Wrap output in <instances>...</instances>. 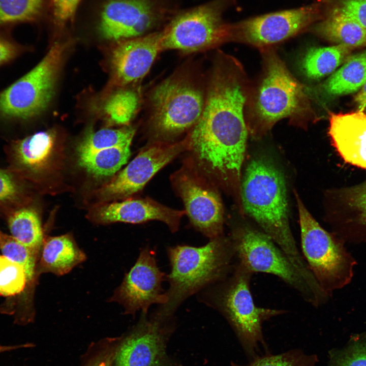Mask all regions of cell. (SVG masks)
Wrapping results in <instances>:
<instances>
[{"label": "cell", "instance_id": "cell-12", "mask_svg": "<svg viewBox=\"0 0 366 366\" xmlns=\"http://www.w3.org/2000/svg\"><path fill=\"white\" fill-rule=\"evenodd\" d=\"M320 8L312 4L271 13L230 25V41L264 47L286 40L317 19Z\"/></svg>", "mask_w": 366, "mask_h": 366}, {"label": "cell", "instance_id": "cell-11", "mask_svg": "<svg viewBox=\"0 0 366 366\" xmlns=\"http://www.w3.org/2000/svg\"><path fill=\"white\" fill-rule=\"evenodd\" d=\"M302 254L320 287L327 293L340 279L344 258L339 245L312 217L296 196Z\"/></svg>", "mask_w": 366, "mask_h": 366}, {"label": "cell", "instance_id": "cell-36", "mask_svg": "<svg viewBox=\"0 0 366 366\" xmlns=\"http://www.w3.org/2000/svg\"><path fill=\"white\" fill-rule=\"evenodd\" d=\"M23 50L24 47L13 40L7 32L0 29V66L13 60Z\"/></svg>", "mask_w": 366, "mask_h": 366}, {"label": "cell", "instance_id": "cell-33", "mask_svg": "<svg viewBox=\"0 0 366 366\" xmlns=\"http://www.w3.org/2000/svg\"><path fill=\"white\" fill-rule=\"evenodd\" d=\"M328 366H366V339L353 342L342 350L329 353Z\"/></svg>", "mask_w": 366, "mask_h": 366}, {"label": "cell", "instance_id": "cell-17", "mask_svg": "<svg viewBox=\"0 0 366 366\" xmlns=\"http://www.w3.org/2000/svg\"><path fill=\"white\" fill-rule=\"evenodd\" d=\"M143 314L134 330L123 341L115 356V366H163L167 329L156 317Z\"/></svg>", "mask_w": 366, "mask_h": 366}, {"label": "cell", "instance_id": "cell-37", "mask_svg": "<svg viewBox=\"0 0 366 366\" xmlns=\"http://www.w3.org/2000/svg\"><path fill=\"white\" fill-rule=\"evenodd\" d=\"M338 8L366 28V0H343Z\"/></svg>", "mask_w": 366, "mask_h": 366}, {"label": "cell", "instance_id": "cell-3", "mask_svg": "<svg viewBox=\"0 0 366 366\" xmlns=\"http://www.w3.org/2000/svg\"><path fill=\"white\" fill-rule=\"evenodd\" d=\"M168 255L171 271L167 276V300L155 316L163 321L188 297L207 285L224 280L232 271L235 259L230 239L222 236L200 247H171L168 249Z\"/></svg>", "mask_w": 366, "mask_h": 366}, {"label": "cell", "instance_id": "cell-21", "mask_svg": "<svg viewBox=\"0 0 366 366\" xmlns=\"http://www.w3.org/2000/svg\"><path fill=\"white\" fill-rule=\"evenodd\" d=\"M37 272L63 275L86 259L84 253L69 235L48 237L43 241Z\"/></svg>", "mask_w": 366, "mask_h": 366}, {"label": "cell", "instance_id": "cell-41", "mask_svg": "<svg viewBox=\"0 0 366 366\" xmlns=\"http://www.w3.org/2000/svg\"><path fill=\"white\" fill-rule=\"evenodd\" d=\"M29 346L28 345H16V346H1L0 345V353L6 352L8 351H11L13 350H15L16 349H19L21 348H24L25 347H27Z\"/></svg>", "mask_w": 366, "mask_h": 366}, {"label": "cell", "instance_id": "cell-1", "mask_svg": "<svg viewBox=\"0 0 366 366\" xmlns=\"http://www.w3.org/2000/svg\"><path fill=\"white\" fill-rule=\"evenodd\" d=\"M240 64L223 53L216 56L206 86L204 106L188 135L208 159L226 162L245 155L248 128L245 116L247 85Z\"/></svg>", "mask_w": 366, "mask_h": 366}, {"label": "cell", "instance_id": "cell-19", "mask_svg": "<svg viewBox=\"0 0 366 366\" xmlns=\"http://www.w3.org/2000/svg\"><path fill=\"white\" fill-rule=\"evenodd\" d=\"M329 120V135L343 160L366 169L365 113L330 112Z\"/></svg>", "mask_w": 366, "mask_h": 366}, {"label": "cell", "instance_id": "cell-35", "mask_svg": "<svg viewBox=\"0 0 366 366\" xmlns=\"http://www.w3.org/2000/svg\"><path fill=\"white\" fill-rule=\"evenodd\" d=\"M81 0H51L52 21L55 26L63 29L75 16Z\"/></svg>", "mask_w": 366, "mask_h": 366}, {"label": "cell", "instance_id": "cell-24", "mask_svg": "<svg viewBox=\"0 0 366 366\" xmlns=\"http://www.w3.org/2000/svg\"><path fill=\"white\" fill-rule=\"evenodd\" d=\"M343 66L321 86L328 96H338L356 92L366 82V50L348 57Z\"/></svg>", "mask_w": 366, "mask_h": 366}, {"label": "cell", "instance_id": "cell-27", "mask_svg": "<svg viewBox=\"0 0 366 366\" xmlns=\"http://www.w3.org/2000/svg\"><path fill=\"white\" fill-rule=\"evenodd\" d=\"M46 0H0V29L37 22L42 16Z\"/></svg>", "mask_w": 366, "mask_h": 366}, {"label": "cell", "instance_id": "cell-38", "mask_svg": "<svg viewBox=\"0 0 366 366\" xmlns=\"http://www.w3.org/2000/svg\"><path fill=\"white\" fill-rule=\"evenodd\" d=\"M350 200L351 205L359 212L362 221L366 223V182L351 190Z\"/></svg>", "mask_w": 366, "mask_h": 366}, {"label": "cell", "instance_id": "cell-22", "mask_svg": "<svg viewBox=\"0 0 366 366\" xmlns=\"http://www.w3.org/2000/svg\"><path fill=\"white\" fill-rule=\"evenodd\" d=\"M318 36L329 41L350 46H366V28L338 7L313 28Z\"/></svg>", "mask_w": 366, "mask_h": 366}, {"label": "cell", "instance_id": "cell-20", "mask_svg": "<svg viewBox=\"0 0 366 366\" xmlns=\"http://www.w3.org/2000/svg\"><path fill=\"white\" fill-rule=\"evenodd\" d=\"M54 140V134L45 131L12 142L7 149L11 170L22 178L40 172L50 156Z\"/></svg>", "mask_w": 366, "mask_h": 366}, {"label": "cell", "instance_id": "cell-2", "mask_svg": "<svg viewBox=\"0 0 366 366\" xmlns=\"http://www.w3.org/2000/svg\"><path fill=\"white\" fill-rule=\"evenodd\" d=\"M245 212L283 250L312 287L317 281L299 250L290 226L287 190L281 170L269 159L253 158L241 184Z\"/></svg>", "mask_w": 366, "mask_h": 366}, {"label": "cell", "instance_id": "cell-25", "mask_svg": "<svg viewBox=\"0 0 366 366\" xmlns=\"http://www.w3.org/2000/svg\"><path fill=\"white\" fill-rule=\"evenodd\" d=\"M130 145L78 152L79 164L95 176L111 175L127 162L131 154Z\"/></svg>", "mask_w": 366, "mask_h": 366}, {"label": "cell", "instance_id": "cell-15", "mask_svg": "<svg viewBox=\"0 0 366 366\" xmlns=\"http://www.w3.org/2000/svg\"><path fill=\"white\" fill-rule=\"evenodd\" d=\"M164 277L157 266L155 253L144 248L111 300L121 304L126 314H135L139 310L146 314L152 304L163 305L167 300L161 287Z\"/></svg>", "mask_w": 366, "mask_h": 366}, {"label": "cell", "instance_id": "cell-30", "mask_svg": "<svg viewBox=\"0 0 366 366\" xmlns=\"http://www.w3.org/2000/svg\"><path fill=\"white\" fill-rule=\"evenodd\" d=\"M0 249L3 255L24 268L27 284L33 281L37 273V261L39 252L26 247L12 236L0 233Z\"/></svg>", "mask_w": 366, "mask_h": 366}, {"label": "cell", "instance_id": "cell-18", "mask_svg": "<svg viewBox=\"0 0 366 366\" xmlns=\"http://www.w3.org/2000/svg\"><path fill=\"white\" fill-rule=\"evenodd\" d=\"M185 213V211L167 207L151 199H130L99 206L94 210L93 217L101 223L122 222L138 224L159 220L175 231Z\"/></svg>", "mask_w": 366, "mask_h": 366}, {"label": "cell", "instance_id": "cell-26", "mask_svg": "<svg viewBox=\"0 0 366 366\" xmlns=\"http://www.w3.org/2000/svg\"><path fill=\"white\" fill-rule=\"evenodd\" d=\"M12 236L26 247L39 252L43 242L41 223L37 212L28 207H19L8 216Z\"/></svg>", "mask_w": 366, "mask_h": 366}, {"label": "cell", "instance_id": "cell-10", "mask_svg": "<svg viewBox=\"0 0 366 366\" xmlns=\"http://www.w3.org/2000/svg\"><path fill=\"white\" fill-rule=\"evenodd\" d=\"M92 18L98 36L119 42L141 37L161 24L168 9L162 0H100Z\"/></svg>", "mask_w": 366, "mask_h": 366}, {"label": "cell", "instance_id": "cell-4", "mask_svg": "<svg viewBox=\"0 0 366 366\" xmlns=\"http://www.w3.org/2000/svg\"><path fill=\"white\" fill-rule=\"evenodd\" d=\"M265 70L253 98L247 123L256 138L280 120L297 119L312 114L308 89L271 51L265 53Z\"/></svg>", "mask_w": 366, "mask_h": 366}, {"label": "cell", "instance_id": "cell-8", "mask_svg": "<svg viewBox=\"0 0 366 366\" xmlns=\"http://www.w3.org/2000/svg\"><path fill=\"white\" fill-rule=\"evenodd\" d=\"M230 239L237 261L253 273L275 276L312 306L322 304L285 253L260 228L242 225L233 230Z\"/></svg>", "mask_w": 366, "mask_h": 366}, {"label": "cell", "instance_id": "cell-32", "mask_svg": "<svg viewBox=\"0 0 366 366\" xmlns=\"http://www.w3.org/2000/svg\"><path fill=\"white\" fill-rule=\"evenodd\" d=\"M27 283L22 266L0 255V295L11 296L21 293Z\"/></svg>", "mask_w": 366, "mask_h": 366}, {"label": "cell", "instance_id": "cell-13", "mask_svg": "<svg viewBox=\"0 0 366 366\" xmlns=\"http://www.w3.org/2000/svg\"><path fill=\"white\" fill-rule=\"evenodd\" d=\"M174 183L194 226L211 239L221 236L223 208L216 189L193 166L175 174Z\"/></svg>", "mask_w": 366, "mask_h": 366}, {"label": "cell", "instance_id": "cell-39", "mask_svg": "<svg viewBox=\"0 0 366 366\" xmlns=\"http://www.w3.org/2000/svg\"><path fill=\"white\" fill-rule=\"evenodd\" d=\"M354 102L357 106L358 111L366 113V82L355 96Z\"/></svg>", "mask_w": 366, "mask_h": 366}, {"label": "cell", "instance_id": "cell-31", "mask_svg": "<svg viewBox=\"0 0 366 366\" xmlns=\"http://www.w3.org/2000/svg\"><path fill=\"white\" fill-rule=\"evenodd\" d=\"M316 354L305 353L300 349H293L285 352L258 355L246 365L232 363V366H316Z\"/></svg>", "mask_w": 366, "mask_h": 366}, {"label": "cell", "instance_id": "cell-6", "mask_svg": "<svg viewBox=\"0 0 366 366\" xmlns=\"http://www.w3.org/2000/svg\"><path fill=\"white\" fill-rule=\"evenodd\" d=\"M71 44L56 41L30 71L0 94V119L24 121L47 107Z\"/></svg>", "mask_w": 366, "mask_h": 366}, {"label": "cell", "instance_id": "cell-7", "mask_svg": "<svg viewBox=\"0 0 366 366\" xmlns=\"http://www.w3.org/2000/svg\"><path fill=\"white\" fill-rule=\"evenodd\" d=\"M253 274L237 261L225 279L217 297L219 309L250 360L258 355L260 345L267 349L262 332L263 323L286 313L284 310L261 308L255 304L250 289Z\"/></svg>", "mask_w": 366, "mask_h": 366}, {"label": "cell", "instance_id": "cell-5", "mask_svg": "<svg viewBox=\"0 0 366 366\" xmlns=\"http://www.w3.org/2000/svg\"><path fill=\"white\" fill-rule=\"evenodd\" d=\"M205 94L206 87L187 72L173 74L160 83L150 96L152 134L166 142L192 130L202 113Z\"/></svg>", "mask_w": 366, "mask_h": 366}, {"label": "cell", "instance_id": "cell-16", "mask_svg": "<svg viewBox=\"0 0 366 366\" xmlns=\"http://www.w3.org/2000/svg\"><path fill=\"white\" fill-rule=\"evenodd\" d=\"M162 31L117 42L111 51L112 85L125 86L144 77L162 51Z\"/></svg>", "mask_w": 366, "mask_h": 366}, {"label": "cell", "instance_id": "cell-42", "mask_svg": "<svg viewBox=\"0 0 366 366\" xmlns=\"http://www.w3.org/2000/svg\"><path fill=\"white\" fill-rule=\"evenodd\" d=\"M1 232H2L0 231V233H1Z\"/></svg>", "mask_w": 366, "mask_h": 366}, {"label": "cell", "instance_id": "cell-14", "mask_svg": "<svg viewBox=\"0 0 366 366\" xmlns=\"http://www.w3.org/2000/svg\"><path fill=\"white\" fill-rule=\"evenodd\" d=\"M189 149L187 137L177 142L159 141L141 151L99 191L104 199L127 197L142 189L162 168Z\"/></svg>", "mask_w": 366, "mask_h": 366}, {"label": "cell", "instance_id": "cell-9", "mask_svg": "<svg viewBox=\"0 0 366 366\" xmlns=\"http://www.w3.org/2000/svg\"><path fill=\"white\" fill-rule=\"evenodd\" d=\"M230 0H212L176 15L162 30L161 47L193 53L230 41L223 14Z\"/></svg>", "mask_w": 366, "mask_h": 366}, {"label": "cell", "instance_id": "cell-34", "mask_svg": "<svg viewBox=\"0 0 366 366\" xmlns=\"http://www.w3.org/2000/svg\"><path fill=\"white\" fill-rule=\"evenodd\" d=\"M22 179L11 170L0 169V203L20 205L25 194Z\"/></svg>", "mask_w": 366, "mask_h": 366}, {"label": "cell", "instance_id": "cell-29", "mask_svg": "<svg viewBox=\"0 0 366 366\" xmlns=\"http://www.w3.org/2000/svg\"><path fill=\"white\" fill-rule=\"evenodd\" d=\"M135 130L131 127L88 131L78 147V152L95 151L131 144Z\"/></svg>", "mask_w": 366, "mask_h": 366}, {"label": "cell", "instance_id": "cell-28", "mask_svg": "<svg viewBox=\"0 0 366 366\" xmlns=\"http://www.w3.org/2000/svg\"><path fill=\"white\" fill-rule=\"evenodd\" d=\"M139 97L134 90L122 89L111 94L103 106V113L111 125H127L134 117L139 106Z\"/></svg>", "mask_w": 366, "mask_h": 366}, {"label": "cell", "instance_id": "cell-23", "mask_svg": "<svg viewBox=\"0 0 366 366\" xmlns=\"http://www.w3.org/2000/svg\"><path fill=\"white\" fill-rule=\"evenodd\" d=\"M353 48L342 44L310 48L301 60V71L310 80L320 79L332 73L346 60Z\"/></svg>", "mask_w": 366, "mask_h": 366}, {"label": "cell", "instance_id": "cell-40", "mask_svg": "<svg viewBox=\"0 0 366 366\" xmlns=\"http://www.w3.org/2000/svg\"><path fill=\"white\" fill-rule=\"evenodd\" d=\"M112 358L111 354L105 355L91 366H111Z\"/></svg>", "mask_w": 366, "mask_h": 366}]
</instances>
